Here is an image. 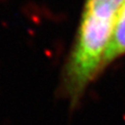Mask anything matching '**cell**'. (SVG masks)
<instances>
[{
	"label": "cell",
	"mask_w": 125,
	"mask_h": 125,
	"mask_svg": "<svg viewBox=\"0 0 125 125\" xmlns=\"http://www.w3.org/2000/svg\"><path fill=\"white\" fill-rule=\"evenodd\" d=\"M125 0H85L73 45L61 75V93L78 105L87 88L102 73L103 59Z\"/></svg>",
	"instance_id": "6da1fadb"
},
{
	"label": "cell",
	"mask_w": 125,
	"mask_h": 125,
	"mask_svg": "<svg viewBox=\"0 0 125 125\" xmlns=\"http://www.w3.org/2000/svg\"><path fill=\"white\" fill-rule=\"evenodd\" d=\"M125 55V1L121 5V8L118 12L112 34L106 47L102 70L103 72L117 59Z\"/></svg>",
	"instance_id": "7a4b0ae2"
}]
</instances>
